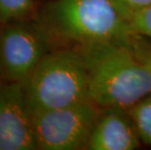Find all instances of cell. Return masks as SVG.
<instances>
[{
	"mask_svg": "<svg viewBox=\"0 0 151 150\" xmlns=\"http://www.w3.org/2000/svg\"><path fill=\"white\" fill-rule=\"evenodd\" d=\"M77 48L88 71V98L98 107L128 110L151 94V74L132 45L108 42Z\"/></svg>",
	"mask_w": 151,
	"mask_h": 150,
	"instance_id": "1",
	"label": "cell"
},
{
	"mask_svg": "<svg viewBox=\"0 0 151 150\" xmlns=\"http://www.w3.org/2000/svg\"><path fill=\"white\" fill-rule=\"evenodd\" d=\"M40 25L49 38L76 47L108 42L132 45L137 36L113 0H53Z\"/></svg>",
	"mask_w": 151,
	"mask_h": 150,
	"instance_id": "2",
	"label": "cell"
},
{
	"mask_svg": "<svg viewBox=\"0 0 151 150\" xmlns=\"http://www.w3.org/2000/svg\"><path fill=\"white\" fill-rule=\"evenodd\" d=\"M30 114L89 100L88 71L77 47L48 52L24 84Z\"/></svg>",
	"mask_w": 151,
	"mask_h": 150,
	"instance_id": "3",
	"label": "cell"
},
{
	"mask_svg": "<svg viewBox=\"0 0 151 150\" xmlns=\"http://www.w3.org/2000/svg\"><path fill=\"white\" fill-rule=\"evenodd\" d=\"M99 112V107L86 100L31 115L37 149H87Z\"/></svg>",
	"mask_w": 151,
	"mask_h": 150,
	"instance_id": "4",
	"label": "cell"
},
{
	"mask_svg": "<svg viewBox=\"0 0 151 150\" xmlns=\"http://www.w3.org/2000/svg\"><path fill=\"white\" fill-rule=\"evenodd\" d=\"M49 37L40 24L12 22L0 28V72L24 84L48 53Z\"/></svg>",
	"mask_w": 151,
	"mask_h": 150,
	"instance_id": "5",
	"label": "cell"
},
{
	"mask_svg": "<svg viewBox=\"0 0 151 150\" xmlns=\"http://www.w3.org/2000/svg\"><path fill=\"white\" fill-rule=\"evenodd\" d=\"M37 149L24 86L0 84V150Z\"/></svg>",
	"mask_w": 151,
	"mask_h": 150,
	"instance_id": "6",
	"label": "cell"
},
{
	"mask_svg": "<svg viewBox=\"0 0 151 150\" xmlns=\"http://www.w3.org/2000/svg\"><path fill=\"white\" fill-rule=\"evenodd\" d=\"M140 138L128 110L99 108L90 136V150H134L139 147Z\"/></svg>",
	"mask_w": 151,
	"mask_h": 150,
	"instance_id": "7",
	"label": "cell"
},
{
	"mask_svg": "<svg viewBox=\"0 0 151 150\" xmlns=\"http://www.w3.org/2000/svg\"><path fill=\"white\" fill-rule=\"evenodd\" d=\"M139 133L141 142L151 146V94L128 109Z\"/></svg>",
	"mask_w": 151,
	"mask_h": 150,
	"instance_id": "8",
	"label": "cell"
},
{
	"mask_svg": "<svg viewBox=\"0 0 151 150\" xmlns=\"http://www.w3.org/2000/svg\"><path fill=\"white\" fill-rule=\"evenodd\" d=\"M37 0H0V23L24 21L33 14Z\"/></svg>",
	"mask_w": 151,
	"mask_h": 150,
	"instance_id": "9",
	"label": "cell"
},
{
	"mask_svg": "<svg viewBox=\"0 0 151 150\" xmlns=\"http://www.w3.org/2000/svg\"><path fill=\"white\" fill-rule=\"evenodd\" d=\"M129 23L134 34L151 39V6L132 16Z\"/></svg>",
	"mask_w": 151,
	"mask_h": 150,
	"instance_id": "10",
	"label": "cell"
},
{
	"mask_svg": "<svg viewBox=\"0 0 151 150\" xmlns=\"http://www.w3.org/2000/svg\"><path fill=\"white\" fill-rule=\"evenodd\" d=\"M113 2L128 21L133 15L151 6V0H113Z\"/></svg>",
	"mask_w": 151,
	"mask_h": 150,
	"instance_id": "11",
	"label": "cell"
},
{
	"mask_svg": "<svg viewBox=\"0 0 151 150\" xmlns=\"http://www.w3.org/2000/svg\"><path fill=\"white\" fill-rule=\"evenodd\" d=\"M132 48L151 74V42L148 38L137 35L132 43Z\"/></svg>",
	"mask_w": 151,
	"mask_h": 150,
	"instance_id": "12",
	"label": "cell"
}]
</instances>
